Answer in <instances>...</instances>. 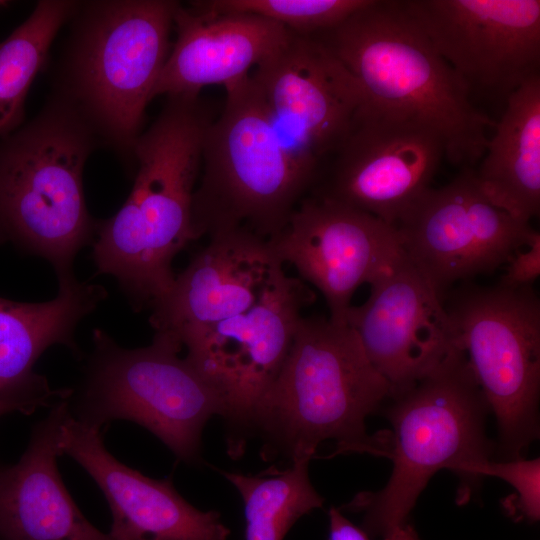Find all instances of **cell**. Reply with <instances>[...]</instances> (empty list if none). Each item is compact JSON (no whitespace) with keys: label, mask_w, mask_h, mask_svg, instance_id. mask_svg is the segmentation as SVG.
Wrapping results in <instances>:
<instances>
[{"label":"cell","mask_w":540,"mask_h":540,"mask_svg":"<svg viewBox=\"0 0 540 540\" xmlns=\"http://www.w3.org/2000/svg\"><path fill=\"white\" fill-rule=\"evenodd\" d=\"M166 98L133 146L136 173L127 200L97 221L92 243L97 273L113 276L134 310L151 309L169 291L174 258L196 240L193 194L213 119L199 96Z\"/></svg>","instance_id":"cell-1"},{"label":"cell","mask_w":540,"mask_h":540,"mask_svg":"<svg viewBox=\"0 0 540 540\" xmlns=\"http://www.w3.org/2000/svg\"><path fill=\"white\" fill-rule=\"evenodd\" d=\"M391 397L356 332L319 316L301 317L285 361L261 399L254 433L262 457L311 460L321 443L335 454L389 456V431L368 434L367 417Z\"/></svg>","instance_id":"cell-2"},{"label":"cell","mask_w":540,"mask_h":540,"mask_svg":"<svg viewBox=\"0 0 540 540\" xmlns=\"http://www.w3.org/2000/svg\"><path fill=\"white\" fill-rule=\"evenodd\" d=\"M349 71L365 99L415 119L442 139L445 158L472 168L495 123L436 52L403 0H369L337 26L310 36Z\"/></svg>","instance_id":"cell-3"},{"label":"cell","mask_w":540,"mask_h":540,"mask_svg":"<svg viewBox=\"0 0 540 540\" xmlns=\"http://www.w3.org/2000/svg\"><path fill=\"white\" fill-rule=\"evenodd\" d=\"M171 0L79 1L52 96L86 122L99 143L132 156L147 104L169 55Z\"/></svg>","instance_id":"cell-4"},{"label":"cell","mask_w":540,"mask_h":540,"mask_svg":"<svg viewBox=\"0 0 540 540\" xmlns=\"http://www.w3.org/2000/svg\"><path fill=\"white\" fill-rule=\"evenodd\" d=\"M225 89L224 108L203 141L193 230L196 239L245 229L268 240L310 193L321 167L283 143L250 74Z\"/></svg>","instance_id":"cell-5"},{"label":"cell","mask_w":540,"mask_h":540,"mask_svg":"<svg viewBox=\"0 0 540 540\" xmlns=\"http://www.w3.org/2000/svg\"><path fill=\"white\" fill-rule=\"evenodd\" d=\"M99 144L86 122L54 96L0 138V226L7 241L46 259L57 277L73 273L75 256L95 237L83 172Z\"/></svg>","instance_id":"cell-6"},{"label":"cell","mask_w":540,"mask_h":540,"mask_svg":"<svg viewBox=\"0 0 540 540\" xmlns=\"http://www.w3.org/2000/svg\"><path fill=\"white\" fill-rule=\"evenodd\" d=\"M386 409L392 430L388 458L392 472L376 492L357 494L343 508L363 512V530L386 536L408 524L430 478L490 458L485 434L490 411L465 354L459 351L408 390L391 397Z\"/></svg>","instance_id":"cell-7"},{"label":"cell","mask_w":540,"mask_h":540,"mask_svg":"<svg viewBox=\"0 0 540 540\" xmlns=\"http://www.w3.org/2000/svg\"><path fill=\"white\" fill-rule=\"evenodd\" d=\"M182 347L154 334L150 345L128 349L105 331L93 332V351L80 389L69 403L78 421L101 428L114 420L139 424L182 462H201V434L222 414L210 383L186 359Z\"/></svg>","instance_id":"cell-8"},{"label":"cell","mask_w":540,"mask_h":540,"mask_svg":"<svg viewBox=\"0 0 540 540\" xmlns=\"http://www.w3.org/2000/svg\"><path fill=\"white\" fill-rule=\"evenodd\" d=\"M446 310L456 343L493 412L499 458L539 436L540 300L530 287L461 286Z\"/></svg>","instance_id":"cell-9"},{"label":"cell","mask_w":540,"mask_h":540,"mask_svg":"<svg viewBox=\"0 0 540 540\" xmlns=\"http://www.w3.org/2000/svg\"><path fill=\"white\" fill-rule=\"evenodd\" d=\"M313 291L281 275L251 308L188 341L186 359L222 402L228 455L238 459L254 433L258 405L280 371Z\"/></svg>","instance_id":"cell-10"},{"label":"cell","mask_w":540,"mask_h":540,"mask_svg":"<svg viewBox=\"0 0 540 540\" xmlns=\"http://www.w3.org/2000/svg\"><path fill=\"white\" fill-rule=\"evenodd\" d=\"M445 157L423 123L365 104L308 195L369 213L392 226L430 186Z\"/></svg>","instance_id":"cell-11"},{"label":"cell","mask_w":540,"mask_h":540,"mask_svg":"<svg viewBox=\"0 0 540 540\" xmlns=\"http://www.w3.org/2000/svg\"><path fill=\"white\" fill-rule=\"evenodd\" d=\"M394 227L405 255L443 300L456 282L506 264L534 230L495 206L472 168L426 189Z\"/></svg>","instance_id":"cell-12"},{"label":"cell","mask_w":540,"mask_h":540,"mask_svg":"<svg viewBox=\"0 0 540 540\" xmlns=\"http://www.w3.org/2000/svg\"><path fill=\"white\" fill-rule=\"evenodd\" d=\"M473 92L504 99L540 75L539 0H403Z\"/></svg>","instance_id":"cell-13"},{"label":"cell","mask_w":540,"mask_h":540,"mask_svg":"<svg viewBox=\"0 0 540 540\" xmlns=\"http://www.w3.org/2000/svg\"><path fill=\"white\" fill-rule=\"evenodd\" d=\"M282 263L324 296L333 323L347 324L355 291L403 253L394 226L361 210L307 195L267 240Z\"/></svg>","instance_id":"cell-14"},{"label":"cell","mask_w":540,"mask_h":540,"mask_svg":"<svg viewBox=\"0 0 540 540\" xmlns=\"http://www.w3.org/2000/svg\"><path fill=\"white\" fill-rule=\"evenodd\" d=\"M250 75L283 143L321 169L365 104L353 76L312 37L293 33Z\"/></svg>","instance_id":"cell-15"},{"label":"cell","mask_w":540,"mask_h":540,"mask_svg":"<svg viewBox=\"0 0 540 540\" xmlns=\"http://www.w3.org/2000/svg\"><path fill=\"white\" fill-rule=\"evenodd\" d=\"M370 287L346 321L394 397L461 350L444 300L404 252Z\"/></svg>","instance_id":"cell-16"},{"label":"cell","mask_w":540,"mask_h":540,"mask_svg":"<svg viewBox=\"0 0 540 540\" xmlns=\"http://www.w3.org/2000/svg\"><path fill=\"white\" fill-rule=\"evenodd\" d=\"M285 273L268 241L245 229L214 234L152 307L155 334L183 349L192 338L248 310Z\"/></svg>","instance_id":"cell-17"},{"label":"cell","mask_w":540,"mask_h":540,"mask_svg":"<svg viewBox=\"0 0 540 540\" xmlns=\"http://www.w3.org/2000/svg\"><path fill=\"white\" fill-rule=\"evenodd\" d=\"M99 427L71 413L62 423L60 447L103 492L111 510L113 540H227L220 513L187 502L170 478L153 479L117 460L105 447Z\"/></svg>","instance_id":"cell-18"},{"label":"cell","mask_w":540,"mask_h":540,"mask_svg":"<svg viewBox=\"0 0 540 540\" xmlns=\"http://www.w3.org/2000/svg\"><path fill=\"white\" fill-rule=\"evenodd\" d=\"M176 39L153 89L165 95L199 96L210 85L225 88L248 76L291 38L284 26L250 14H210L179 3Z\"/></svg>","instance_id":"cell-19"},{"label":"cell","mask_w":540,"mask_h":540,"mask_svg":"<svg viewBox=\"0 0 540 540\" xmlns=\"http://www.w3.org/2000/svg\"><path fill=\"white\" fill-rule=\"evenodd\" d=\"M57 278L58 294L50 301L0 297V403L9 413L29 415L55 398H70L72 389H52L34 365L55 344L77 353V325L107 296L101 285L81 282L74 273Z\"/></svg>","instance_id":"cell-20"},{"label":"cell","mask_w":540,"mask_h":540,"mask_svg":"<svg viewBox=\"0 0 540 540\" xmlns=\"http://www.w3.org/2000/svg\"><path fill=\"white\" fill-rule=\"evenodd\" d=\"M68 399L34 426L20 459L0 468L1 540H113L82 514L57 467Z\"/></svg>","instance_id":"cell-21"},{"label":"cell","mask_w":540,"mask_h":540,"mask_svg":"<svg viewBox=\"0 0 540 540\" xmlns=\"http://www.w3.org/2000/svg\"><path fill=\"white\" fill-rule=\"evenodd\" d=\"M494 129L476 180L495 206L530 223L540 211V75L508 96Z\"/></svg>","instance_id":"cell-22"},{"label":"cell","mask_w":540,"mask_h":540,"mask_svg":"<svg viewBox=\"0 0 540 540\" xmlns=\"http://www.w3.org/2000/svg\"><path fill=\"white\" fill-rule=\"evenodd\" d=\"M79 1L41 0L28 18L0 42V138L24 123L30 86L44 68L60 28Z\"/></svg>","instance_id":"cell-23"},{"label":"cell","mask_w":540,"mask_h":540,"mask_svg":"<svg viewBox=\"0 0 540 540\" xmlns=\"http://www.w3.org/2000/svg\"><path fill=\"white\" fill-rule=\"evenodd\" d=\"M309 463L297 460L255 476L221 471L241 495L245 540H283L298 519L323 505L310 481Z\"/></svg>","instance_id":"cell-24"},{"label":"cell","mask_w":540,"mask_h":540,"mask_svg":"<svg viewBox=\"0 0 540 540\" xmlns=\"http://www.w3.org/2000/svg\"><path fill=\"white\" fill-rule=\"evenodd\" d=\"M369 0H199L190 1L210 14H250L274 21L292 33L310 37L329 30Z\"/></svg>","instance_id":"cell-25"},{"label":"cell","mask_w":540,"mask_h":540,"mask_svg":"<svg viewBox=\"0 0 540 540\" xmlns=\"http://www.w3.org/2000/svg\"><path fill=\"white\" fill-rule=\"evenodd\" d=\"M497 477L515 489V494L504 499L502 505L514 519L536 522L540 519V460L523 457L492 461L486 459L464 469L463 484H473L478 478Z\"/></svg>","instance_id":"cell-26"},{"label":"cell","mask_w":540,"mask_h":540,"mask_svg":"<svg viewBox=\"0 0 540 540\" xmlns=\"http://www.w3.org/2000/svg\"><path fill=\"white\" fill-rule=\"evenodd\" d=\"M525 251H516L507 261L499 284L509 288L530 287L540 275V233L533 230Z\"/></svg>","instance_id":"cell-27"},{"label":"cell","mask_w":540,"mask_h":540,"mask_svg":"<svg viewBox=\"0 0 540 540\" xmlns=\"http://www.w3.org/2000/svg\"><path fill=\"white\" fill-rule=\"evenodd\" d=\"M329 540H371L370 536L349 521L340 509L331 507L328 511Z\"/></svg>","instance_id":"cell-28"},{"label":"cell","mask_w":540,"mask_h":540,"mask_svg":"<svg viewBox=\"0 0 540 540\" xmlns=\"http://www.w3.org/2000/svg\"><path fill=\"white\" fill-rule=\"evenodd\" d=\"M384 540H418V537L414 529L406 524L387 534Z\"/></svg>","instance_id":"cell-29"},{"label":"cell","mask_w":540,"mask_h":540,"mask_svg":"<svg viewBox=\"0 0 540 540\" xmlns=\"http://www.w3.org/2000/svg\"><path fill=\"white\" fill-rule=\"evenodd\" d=\"M5 242H7V238H6V236H5V234H4L3 230H2V228H1V226H0V244H3V243H5Z\"/></svg>","instance_id":"cell-30"},{"label":"cell","mask_w":540,"mask_h":540,"mask_svg":"<svg viewBox=\"0 0 540 540\" xmlns=\"http://www.w3.org/2000/svg\"><path fill=\"white\" fill-rule=\"evenodd\" d=\"M9 413L8 410L0 403V416Z\"/></svg>","instance_id":"cell-31"},{"label":"cell","mask_w":540,"mask_h":540,"mask_svg":"<svg viewBox=\"0 0 540 540\" xmlns=\"http://www.w3.org/2000/svg\"><path fill=\"white\" fill-rule=\"evenodd\" d=\"M8 3H9L8 1L0 0V8L6 6Z\"/></svg>","instance_id":"cell-32"},{"label":"cell","mask_w":540,"mask_h":540,"mask_svg":"<svg viewBox=\"0 0 540 540\" xmlns=\"http://www.w3.org/2000/svg\"><path fill=\"white\" fill-rule=\"evenodd\" d=\"M1 540V539H0Z\"/></svg>","instance_id":"cell-33"}]
</instances>
